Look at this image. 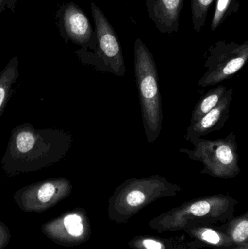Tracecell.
I'll list each match as a JSON object with an SVG mask.
<instances>
[{
	"instance_id": "obj_2",
	"label": "cell",
	"mask_w": 248,
	"mask_h": 249,
	"mask_svg": "<svg viewBox=\"0 0 248 249\" xmlns=\"http://www.w3.org/2000/svg\"><path fill=\"white\" fill-rule=\"evenodd\" d=\"M238 202L227 194H216L193 199L156 217L149 227L159 233L177 232L194 225H214L234 216Z\"/></svg>"
},
{
	"instance_id": "obj_4",
	"label": "cell",
	"mask_w": 248,
	"mask_h": 249,
	"mask_svg": "<svg viewBox=\"0 0 248 249\" xmlns=\"http://www.w3.org/2000/svg\"><path fill=\"white\" fill-rule=\"evenodd\" d=\"M134 69L144 132L147 142L153 143L163 129L162 96L154 57L139 38L134 45Z\"/></svg>"
},
{
	"instance_id": "obj_16",
	"label": "cell",
	"mask_w": 248,
	"mask_h": 249,
	"mask_svg": "<svg viewBox=\"0 0 248 249\" xmlns=\"http://www.w3.org/2000/svg\"><path fill=\"white\" fill-rule=\"evenodd\" d=\"M227 88L223 85H220L215 89H211L207 92L199 102L195 105L192 112L190 124H193L203 118L210 111L212 110L221 100L224 93L227 91Z\"/></svg>"
},
{
	"instance_id": "obj_9",
	"label": "cell",
	"mask_w": 248,
	"mask_h": 249,
	"mask_svg": "<svg viewBox=\"0 0 248 249\" xmlns=\"http://www.w3.org/2000/svg\"><path fill=\"white\" fill-rule=\"evenodd\" d=\"M42 233L57 245L72 247L90 240L92 227L87 212L83 208L67 211L41 226Z\"/></svg>"
},
{
	"instance_id": "obj_10",
	"label": "cell",
	"mask_w": 248,
	"mask_h": 249,
	"mask_svg": "<svg viewBox=\"0 0 248 249\" xmlns=\"http://www.w3.org/2000/svg\"><path fill=\"white\" fill-rule=\"evenodd\" d=\"M60 35L84 50H91L96 42L95 30L84 12L75 3L63 4L56 14Z\"/></svg>"
},
{
	"instance_id": "obj_13",
	"label": "cell",
	"mask_w": 248,
	"mask_h": 249,
	"mask_svg": "<svg viewBox=\"0 0 248 249\" xmlns=\"http://www.w3.org/2000/svg\"><path fill=\"white\" fill-rule=\"evenodd\" d=\"M183 231L191 238L189 244L197 248L227 249L234 246L231 239L214 225H194Z\"/></svg>"
},
{
	"instance_id": "obj_3",
	"label": "cell",
	"mask_w": 248,
	"mask_h": 249,
	"mask_svg": "<svg viewBox=\"0 0 248 249\" xmlns=\"http://www.w3.org/2000/svg\"><path fill=\"white\" fill-rule=\"evenodd\" d=\"M182 187L156 174L143 178H131L118 186L108 201L109 220L125 224L140 211L159 199L175 197Z\"/></svg>"
},
{
	"instance_id": "obj_11",
	"label": "cell",
	"mask_w": 248,
	"mask_h": 249,
	"mask_svg": "<svg viewBox=\"0 0 248 249\" xmlns=\"http://www.w3.org/2000/svg\"><path fill=\"white\" fill-rule=\"evenodd\" d=\"M185 0H146L149 17L157 30L171 35L179 30Z\"/></svg>"
},
{
	"instance_id": "obj_23",
	"label": "cell",
	"mask_w": 248,
	"mask_h": 249,
	"mask_svg": "<svg viewBox=\"0 0 248 249\" xmlns=\"http://www.w3.org/2000/svg\"><path fill=\"white\" fill-rule=\"evenodd\" d=\"M227 249H248V244L245 245L234 246V247H230Z\"/></svg>"
},
{
	"instance_id": "obj_6",
	"label": "cell",
	"mask_w": 248,
	"mask_h": 249,
	"mask_svg": "<svg viewBox=\"0 0 248 249\" xmlns=\"http://www.w3.org/2000/svg\"><path fill=\"white\" fill-rule=\"evenodd\" d=\"M189 142L193 145V149L181 148L179 152L192 160L201 162L204 166L201 174L230 179L241 171L239 166L237 136L234 132L221 139L210 140L194 137L189 139Z\"/></svg>"
},
{
	"instance_id": "obj_12",
	"label": "cell",
	"mask_w": 248,
	"mask_h": 249,
	"mask_svg": "<svg viewBox=\"0 0 248 249\" xmlns=\"http://www.w3.org/2000/svg\"><path fill=\"white\" fill-rule=\"evenodd\" d=\"M233 99V88L227 89L218 105L198 122L190 124L186 130V140L194 137H202L224 127L230 115Z\"/></svg>"
},
{
	"instance_id": "obj_18",
	"label": "cell",
	"mask_w": 248,
	"mask_h": 249,
	"mask_svg": "<svg viewBox=\"0 0 248 249\" xmlns=\"http://www.w3.org/2000/svg\"><path fill=\"white\" fill-rule=\"evenodd\" d=\"M240 0H217L215 11L211 20L213 32L216 30L231 14L238 12Z\"/></svg>"
},
{
	"instance_id": "obj_8",
	"label": "cell",
	"mask_w": 248,
	"mask_h": 249,
	"mask_svg": "<svg viewBox=\"0 0 248 249\" xmlns=\"http://www.w3.org/2000/svg\"><path fill=\"white\" fill-rule=\"evenodd\" d=\"M72 188L65 177L48 178L19 189L13 199L23 212L42 213L69 197Z\"/></svg>"
},
{
	"instance_id": "obj_20",
	"label": "cell",
	"mask_w": 248,
	"mask_h": 249,
	"mask_svg": "<svg viewBox=\"0 0 248 249\" xmlns=\"http://www.w3.org/2000/svg\"><path fill=\"white\" fill-rule=\"evenodd\" d=\"M11 239V232L7 225L0 220V249H4Z\"/></svg>"
},
{
	"instance_id": "obj_21",
	"label": "cell",
	"mask_w": 248,
	"mask_h": 249,
	"mask_svg": "<svg viewBox=\"0 0 248 249\" xmlns=\"http://www.w3.org/2000/svg\"><path fill=\"white\" fill-rule=\"evenodd\" d=\"M17 0H0V15L7 10L15 13Z\"/></svg>"
},
{
	"instance_id": "obj_5",
	"label": "cell",
	"mask_w": 248,
	"mask_h": 249,
	"mask_svg": "<svg viewBox=\"0 0 248 249\" xmlns=\"http://www.w3.org/2000/svg\"><path fill=\"white\" fill-rule=\"evenodd\" d=\"M90 8L94 20L96 42L91 50L80 48L75 53L83 64L90 66L100 72L124 77L126 67L116 32L96 3L91 2Z\"/></svg>"
},
{
	"instance_id": "obj_22",
	"label": "cell",
	"mask_w": 248,
	"mask_h": 249,
	"mask_svg": "<svg viewBox=\"0 0 248 249\" xmlns=\"http://www.w3.org/2000/svg\"><path fill=\"white\" fill-rule=\"evenodd\" d=\"M175 249H200L193 247L188 243H178Z\"/></svg>"
},
{
	"instance_id": "obj_7",
	"label": "cell",
	"mask_w": 248,
	"mask_h": 249,
	"mask_svg": "<svg viewBox=\"0 0 248 249\" xmlns=\"http://www.w3.org/2000/svg\"><path fill=\"white\" fill-rule=\"evenodd\" d=\"M204 75L198 86L202 88L219 84L231 78L243 68L248 60V41L243 43H227L219 40L211 45L205 52Z\"/></svg>"
},
{
	"instance_id": "obj_1",
	"label": "cell",
	"mask_w": 248,
	"mask_h": 249,
	"mask_svg": "<svg viewBox=\"0 0 248 249\" xmlns=\"http://www.w3.org/2000/svg\"><path fill=\"white\" fill-rule=\"evenodd\" d=\"M72 142V136L63 129L20 124L12 130L1 168L9 177L39 171L64 159Z\"/></svg>"
},
{
	"instance_id": "obj_15",
	"label": "cell",
	"mask_w": 248,
	"mask_h": 249,
	"mask_svg": "<svg viewBox=\"0 0 248 249\" xmlns=\"http://www.w3.org/2000/svg\"><path fill=\"white\" fill-rule=\"evenodd\" d=\"M217 229L225 233L234 246L248 244V212L237 216H233Z\"/></svg>"
},
{
	"instance_id": "obj_19",
	"label": "cell",
	"mask_w": 248,
	"mask_h": 249,
	"mask_svg": "<svg viewBox=\"0 0 248 249\" xmlns=\"http://www.w3.org/2000/svg\"><path fill=\"white\" fill-rule=\"evenodd\" d=\"M214 0H191L192 23L197 33L203 29L206 23L208 11Z\"/></svg>"
},
{
	"instance_id": "obj_14",
	"label": "cell",
	"mask_w": 248,
	"mask_h": 249,
	"mask_svg": "<svg viewBox=\"0 0 248 249\" xmlns=\"http://www.w3.org/2000/svg\"><path fill=\"white\" fill-rule=\"evenodd\" d=\"M19 61L17 57L10 60L0 72V116L13 93V87L19 77Z\"/></svg>"
},
{
	"instance_id": "obj_17",
	"label": "cell",
	"mask_w": 248,
	"mask_h": 249,
	"mask_svg": "<svg viewBox=\"0 0 248 249\" xmlns=\"http://www.w3.org/2000/svg\"><path fill=\"white\" fill-rule=\"evenodd\" d=\"M179 241L171 238H163L151 235H138L128 242L131 249H175Z\"/></svg>"
}]
</instances>
